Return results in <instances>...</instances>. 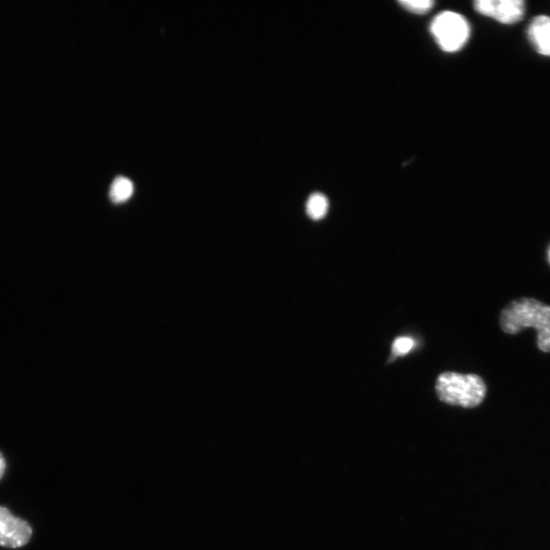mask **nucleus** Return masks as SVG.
Instances as JSON below:
<instances>
[{"instance_id": "nucleus-1", "label": "nucleus", "mask_w": 550, "mask_h": 550, "mask_svg": "<svg viewBox=\"0 0 550 550\" xmlns=\"http://www.w3.org/2000/svg\"><path fill=\"white\" fill-rule=\"evenodd\" d=\"M501 326L509 335H516L529 327L535 328L538 348L544 353L550 352V306L532 298L515 300L503 310Z\"/></svg>"}, {"instance_id": "nucleus-2", "label": "nucleus", "mask_w": 550, "mask_h": 550, "mask_svg": "<svg viewBox=\"0 0 550 550\" xmlns=\"http://www.w3.org/2000/svg\"><path fill=\"white\" fill-rule=\"evenodd\" d=\"M436 394L440 401L463 408L479 406L486 396V385L476 374L446 372L440 374L435 384Z\"/></svg>"}, {"instance_id": "nucleus-3", "label": "nucleus", "mask_w": 550, "mask_h": 550, "mask_svg": "<svg viewBox=\"0 0 550 550\" xmlns=\"http://www.w3.org/2000/svg\"><path fill=\"white\" fill-rule=\"evenodd\" d=\"M430 32L440 48L453 53L461 50L468 42L470 26L463 16L444 12L434 18Z\"/></svg>"}, {"instance_id": "nucleus-4", "label": "nucleus", "mask_w": 550, "mask_h": 550, "mask_svg": "<svg viewBox=\"0 0 550 550\" xmlns=\"http://www.w3.org/2000/svg\"><path fill=\"white\" fill-rule=\"evenodd\" d=\"M33 530L30 524L0 506V546L20 548L29 543Z\"/></svg>"}, {"instance_id": "nucleus-5", "label": "nucleus", "mask_w": 550, "mask_h": 550, "mask_svg": "<svg viewBox=\"0 0 550 550\" xmlns=\"http://www.w3.org/2000/svg\"><path fill=\"white\" fill-rule=\"evenodd\" d=\"M475 10L503 24H514L523 18L525 7L521 0H478Z\"/></svg>"}, {"instance_id": "nucleus-6", "label": "nucleus", "mask_w": 550, "mask_h": 550, "mask_svg": "<svg viewBox=\"0 0 550 550\" xmlns=\"http://www.w3.org/2000/svg\"><path fill=\"white\" fill-rule=\"evenodd\" d=\"M528 34L535 49L545 57H550V18L541 16L534 19Z\"/></svg>"}, {"instance_id": "nucleus-7", "label": "nucleus", "mask_w": 550, "mask_h": 550, "mask_svg": "<svg viewBox=\"0 0 550 550\" xmlns=\"http://www.w3.org/2000/svg\"><path fill=\"white\" fill-rule=\"evenodd\" d=\"M133 192L134 185L132 181L125 177H118L110 186L109 198L114 203H123L131 198Z\"/></svg>"}, {"instance_id": "nucleus-8", "label": "nucleus", "mask_w": 550, "mask_h": 550, "mask_svg": "<svg viewBox=\"0 0 550 550\" xmlns=\"http://www.w3.org/2000/svg\"><path fill=\"white\" fill-rule=\"evenodd\" d=\"M328 206V199L323 194L314 193L306 203V212L313 220H320L327 214Z\"/></svg>"}, {"instance_id": "nucleus-9", "label": "nucleus", "mask_w": 550, "mask_h": 550, "mask_svg": "<svg viewBox=\"0 0 550 550\" xmlns=\"http://www.w3.org/2000/svg\"><path fill=\"white\" fill-rule=\"evenodd\" d=\"M399 5L414 15H425L433 9L434 3L430 0H403Z\"/></svg>"}, {"instance_id": "nucleus-10", "label": "nucleus", "mask_w": 550, "mask_h": 550, "mask_svg": "<svg viewBox=\"0 0 550 550\" xmlns=\"http://www.w3.org/2000/svg\"><path fill=\"white\" fill-rule=\"evenodd\" d=\"M415 341L410 337H400L393 344V358L403 357L415 348Z\"/></svg>"}, {"instance_id": "nucleus-11", "label": "nucleus", "mask_w": 550, "mask_h": 550, "mask_svg": "<svg viewBox=\"0 0 550 550\" xmlns=\"http://www.w3.org/2000/svg\"><path fill=\"white\" fill-rule=\"evenodd\" d=\"M7 470V461L2 453H0V479H2Z\"/></svg>"}, {"instance_id": "nucleus-12", "label": "nucleus", "mask_w": 550, "mask_h": 550, "mask_svg": "<svg viewBox=\"0 0 550 550\" xmlns=\"http://www.w3.org/2000/svg\"><path fill=\"white\" fill-rule=\"evenodd\" d=\"M548 258H549V262H550V249H549V252H548Z\"/></svg>"}]
</instances>
